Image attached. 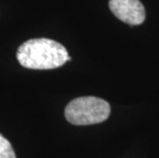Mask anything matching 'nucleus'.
Segmentation results:
<instances>
[{
	"label": "nucleus",
	"mask_w": 159,
	"mask_h": 158,
	"mask_svg": "<svg viewBox=\"0 0 159 158\" xmlns=\"http://www.w3.org/2000/svg\"><path fill=\"white\" fill-rule=\"evenodd\" d=\"M107 101L97 97H80L72 100L65 109V117L74 125H90L104 122L110 116Z\"/></svg>",
	"instance_id": "obj_2"
},
{
	"label": "nucleus",
	"mask_w": 159,
	"mask_h": 158,
	"mask_svg": "<svg viewBox=\"0 0 159 158\" xmlns=\"http://www.w3.org/2000/svg\"><path fill=\"white\" fill-rule=\"evenodd\" d=\"M109 7L117 19L126 24L141 25L146 19L145 7L140 0H110Z\"/></svg>",
	"instance_id": "obj_3"
},
{
	"label": "nucleus",
	"mask_w": 159,
	"mask_h": 158,
	"mask_svg": "<svg viewBox=\"0 0 159 158\" xmlns=\"http://www.w3.org/2000/svg\"><path fill=\"white\" fill-rule=\"evenodd\" d=\"M16 59L23 67L34 70L56 69L71 60L65 46L48 38L27 40L18 48Z\"/></svg>",
	"instance_id": "obj_1"
},
{
	"label": "nucleus",
	"mask_w": 159,
	"mask_h": 158,
	"mask_svg": "<svg viewBox=\"0 0 159 158\" xmlns=\"http://www.w3.org/2000/svg\"><path fill=\"white\" fill-rule=\"evenodd\" d=\"M0 158H16V153L11 143L1 134H0Z\"/></svg>",
	"instance_id": "obj_4"
}]
</instances>
